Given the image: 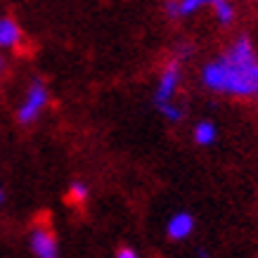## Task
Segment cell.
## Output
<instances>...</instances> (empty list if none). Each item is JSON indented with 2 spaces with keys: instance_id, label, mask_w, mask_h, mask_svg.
<instances>
[{
  "instance_id": "6",
  "label": "cell",
  "mask_w": 258,
  "mask_h": 258,
  "mask_svg": "<svg viewBox=\"0 0 258 258\" xmlns=\"http://www.w3.org/2000/svg\"><path fill=\"white\" fill-rule=\"evenodd\" d=\"M216 0H166V12L168 17H189L204 5H213Z\"/></svg>"
},
{
  "instance_id": "14",
  "label": "cell",
  "mask_w": 258,
  "mask_h": 258,
  "mask_svg": "<svg viewBox=\"0 0 258 258\" xmlns=\"http://www.w3.org/2000/svg\"><path fill=\"white\" fill-rule=\"evenodd\" d=\"M199 258H211V256H209V251L206 249H199Z\"/></svg>"
},
{
  "instance_id": "15",
  "label": "cell",
  "mask_w": 258,
  "mask_h": 258,
  "mask_svg": "<svg viewBox=\"0 0 258 258\" xmlns=\"http://www.w3.org/2000/svg\"><path fill=\"white\" fill-rule=\"evenodd\" d=\"M3 202H5V189L0 187V204H3Z\"/></svg>"
},
{
  "instance_id": "10",
  "label": "cell",
  "mask_w": 258,
  "mask_h": 258,
  "mask_svg": "<svg viewBox=\"0 0 258 258\" xmlns=\"http://www.w3.org/2000/svg\"><path fill=\"white\" fill-rule=\"evenodd\" d=\"M159 111H161V114H164V118H166V121H171V123H178V121H182V116H185L182 107H180V104H175V102L161 104V107H159Z\"/></svg>"
},
{
  "instance_id": "2",
  "label": "cell",
  "mask_w": 258,
  "mask_h": 258,
  "mask_svg": "<svg viewBox=\"0 0 258 258\" xmlns=\"http://www.w3.org/2000/svg\"><path fill=\"white\" fill-rule=\"evenodd\" d=\"M45 104H47V88H45V83H43V81H33L31 86H29V90H26L24 102L19 104V109H17V121L24 123V125L33 123V121L43 114Z\"/></svg>"
},
{
  "instance_id": "4",
  "label": "cell",
  "mask_w": 258,
  "mask_h": 258,
  "mask_svg": "<svg viewBox=\"0 0 258 258\" xmlns=\"http://www.w3.org/2000/svg\"><path fill=\"white\" fill-rule=\"evenodd\" d=\"M31 251L36 253V258H59V246H57L55 235L43 225H38L31 232Z\"/></svg>"
},
{
  "instance_id": "8",
  "label": "cell",
  "mask_w": 258,
  "mask_h": 258,
  "mask_svg": "<svg viewBox=\"0 0 258 258\" xmlns=\"http://www.w3.org/2000/svg\"><path fill=\"white\" fill-rule=\"evenodd\" d=\"M216 125L211 123V121H199V123L195 125V140L199 142V145H204V147H209V145H213L216 142Z\"/></svg>"
},
{
  "instance_id": "11",
  "label": "cell",
  "mask_w": 258,
  "mask_h": 258,
  "mask_svg": "<svg viewBox=\"0 0 258 258\" xmlns=\"http://www.w3.org/2000/svg\"><path fill=\"white\" fill-rule=\"evenodd\" d=\"M69 197H71V202H86L88 199V185L86 182H81V180H74L71 182V187H69Z\"/></svg>"
},
{
  "instance_id": "9",
  "label": "cell",
  "mask_w": 258,
  "mask_h": 258,
  "mask_svg": "<svg viewBox=\"0 0 258 258\" xmlns=\"http://www.w3.org/2000/svg\"><path fill=\"white\" fill-rule=\"evenodd\" d=\"M213 12H216V19H218L223 26L232 24V19H235V8H232L230 0H216V3H213Z\"/></svg>"
},
{
  "instance_id": "1",
  "label": "cell",
  "mask_w": 258,
  "mask_h": 258,
  "mask_svg": "<svg viewBox=\"0 0 258 258\" xmlns=\"http://www.w3.org/2000/svg\"><path fill=\"white\" fill-rule=\"evenodd\" d=\"M202 81L213 93L249 97L258 93V62L235 64L225 57H218L202 69Z\"/></svg>"
},
{
  "instance_id": "7",
  "label": "cell",
  "mask_w": 258,
  "mask_h": 258,
  "mask_svg": "<svg viewBox=\"0 0 258 258\" xmlns=\"http://www.w3.org/2000/svg\"><path fill=\"white\" fill-rule=\"evenodd\" d=\"M22 43V29L17 26L15 19L3 17L0 19V47H17Z\"/></svg>"
},
{
  "instance_id": "3",
  "label": "cell",
  "mask_w": 258,
  "mask_h": 258,
  "mask_svg": "<svg viewBox=\"0 0 258 258\" xmlns=\"http://www.w3.org/2000/svg\"><path fill=\"white\" fill-rule=\"evenodd\" d=\"M180 76H182L180 62L173 59V62L161 71V76H159V86H157V90H154V104H157V107L173 102V95H175V90H178V86H180Z\"/></svg>"
},
{
  "instance_id": "16",
  "label": "cell",
  "mask_w": 258,
  "mask_h": 258,
  "mask_svg": "<svg viewBox=\"0 0 258 258\" xmlns=\"http://www.w3.org/2000/svg\"><path fill=\"white\" fill-rule=\"evenodd\" d=\"M5 69V59H3V55H0V71Z\"/></svg>"
},
{
  "instance_id": "13",
  "label": "cell",
  "mask_w": 258,
  "mask_h": 258,
  "mask_svg": "<svg viewBox=\"0 0 258 258\" xmlns=\"http://www.w3.org/2000/svg\"><path fill=\"white\" fill-rule=\"evenodd\" d=\"M116 258H140V256L135 253V249H128V246H123V249L116 251Z\"/></svg>"
},
{
  "instance_id": "5",
  "label": "cell",
  "mask_w": 258,
  "mask_h": 258,
  "mask_svg": "<svg viewBox=\"0 0 258 258\" xmlns=\"http://www.w3.org/2000/svg\"><path fill=\"white\" fill-rule=\"evenodd\" d=\"M192 232H195V218L185 211L175 213V216L168 220V225H166V235L171 237V239H175V242L187 239Z\"/></svg>"
},
{
  "instance_id": "12",
  "label": "cell",
  "mask_w": 258,
  "mask_h": 258,
  "mask_svg": "<svg viewBox=\"0 0 258 258\" xmlns=\"http://www.w3.org/2000/svg\"><path fill=\"white\" fill-rule=\"evenodd\" d=\"M189 55H192V45H187V43H182V45H178V50H175V62L182 64Z\"/></svg>"
}]
</instances>
